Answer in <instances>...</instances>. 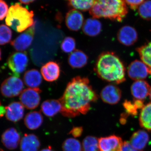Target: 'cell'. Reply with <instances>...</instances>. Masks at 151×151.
<instances>
[{
  "label": "cell",
  "mask_w": 151,
  "mask_h": 151,
  "mask_svg": "<svg viewBox=\"0 0 151 151\" xmlns=\"http://www.w3.org/2000/svg\"><path fill=\"white\" fill-rule=\"evenodd\" d=\"M139 123L143 128L151 131V103L145 105L139 116Z\"/></svg>",
  "instance_id": "cell-25"
},
{
  "label": "cell",
  "mask_w": 151,
  "mask_h": 151,
  "mask_svg": "<svg viewBox=\"0 0 151 151\" xmlns=\"http://www.w3.org/2000/svg\"><path fill=\"white\" fill-rule=\"evenodd\" d=\"M149 96H150V99L151 100V87L150 89V94H149Z\"/></svg>",
  "instance_id": "cell-43"
},
{
  "label": "cell",
  "mask_w": 151,
  "mask_h": 151,
  "mask_svg": "<svg viewBox=\"0 0 151 151\" xmlns=\"http://www.w3.org/2000/svg\"><path fill=\"white\" fill-rule=\"evenodd\" d=\"M0 1H2V0H0Z\"/></svg>",
  "instance_id": "cell-46"
},
{
  "label": "cell",
  "mask_w": 151,
  "mask_h": 151,
  "mask_svg": "<svg viewBox=\"0 0 151 151\" xmlns=\"http://www.w3.org/2000/svg\"><path fill=\"white\" fill-rule=\"evenodd\" d=\"M138 33L134 28L124 26L119 30L117 38L119 42L127 46L133 45L137 41Z\"/></svg>",
  "instance_id": "cell-12"
},
{
  "label": "cell",
  "mask_w": 151,
  "mask_h": 151,
  "mask_svg": "<svg viewBox=\"0 0 151 151\" xmlns=\"http://www.w3.org/2000/svg\"><path fill=\"white\" fill-rule=\"evenodd\" d=\"M70 5L74 9L81 11L89 10L94 0H67Z\"/></svg>",
  "instance_id": "cell-28"
},
{
  "label": "cell",
  "mask_w": 151,
  "mask_h": 151,
  "mask_svg": "<svg viewBox=\"0 0 151 151\" xmlns=\"http://www.w3.org/2000/svg\"><path fill=\"white\" fill-rule=\"evenodd\" d=\"M6 118L9 121L17 122L21 120L24 115V107L20 102H14L6 107Z\"/></svg>",
  "instance_id": "cell-16"
},
{
  "label": "cell",
  "mask_w": 151,
  "mask_h": 151,
  "mask_svg": "<svg viewBox=\"0 0 151 151\" xmlns=\"http://www.w3.org/2000/svg\"><path fill=\"white\" fill-rule=\"evenodd\" d=\"M20 141L19 134L15 128L7 129L2 135V142L5 147L9 150H14L16 149Z\"/></svg>",
  "instance_id": "cell-14"
},
{
  "label": "cell",
  "mask_w": 151,
  "mask_h": 151,
  "mask_svg": "<svg viewBox=\"0 0 151 151\" xmlns=\"http://www.w3.org/2000/svg\"><path fill=\"white\" fill-rule=\"evenodd\" d=\"M150 71L151 68L143 61L137 60L131 63L129 65L128 74L131 79L138 81L147 78Z\"/></svg>",
  "instance_id": "cell-9"
},
{
  "label": "cell",
  "mask_w": 151,
  "mask_h": 151,
  "mask_svg": "<svg viewBox=\"0 0 151 151\" xmlns=\"http://www.w3.org/2000/svg\"><path fill=\"white\" fill-rule=\"evenodd\" d=\"M100 97L104 103L115 105L119 103L122 98V91L116 85L109 84L102 89Z\"/></svg>",
  "instance_id": "cell-10"
},
{
  "label": "cell",
  "mask_w": 151,
  "mask_h": 151,
  "mask_svg": "<svg viewBox=\"0 0 151 151\" xmlns=\"http://www.w3.org/2000/svg\"><path fill=\"white\" fill-rule=\"evenodd\" d=\"M63 151H82V145L78 140L74 138H68L62 145Z\"/></svg>",
  "instance_id": "cell-29"
},
{
  "label": "cell",
  "mask_w": 151,
  "mask_h": 151,
  "mask_svg": "<svg viewBox=\"0 0 151 151\" xmlns=\"http://www.w3.org/2000/svg\"><path fill=\"white\" fill-rule=\"evenodd\" d=\"M149 140L148 133L143 130H139L132 135L130 142L135 149L139 151H142L146 147Z\"/></svg>",
  "instance_id": "cell-19"
},
{
  "label": "cell",
  "mask_w": 151,
  "mask_h": 151,
  "mask_svg": "<svg viewBox=\"0 0 151 151\" xmlns=\"http://www.w3.org/2000/svg\"><path fill=\"white\" fill-rule=\"evenodd\" d=\"M41 92V90L38 87L24 89L20 95V103L24 108L28 109H35L40 103Z\"/></svg>",
  "instance_id": "cell-7"
},
{
  "label": "cell",
  "mask_w": 151,
  "mask_h": 151,
  "mask_svg": "<svg viewBox=\"0 0 151 151\" xmlns=\"http://www.w3.org/2000/svg\"><path fill=\"white\" fill-rule=\"evenodd\" d=\"M62 105L59 100H45L42 104L41 111L45 116L52 117L60 112Z\"/></svg>",
  "instance_id": "cell-20"
},
{
  "label": "cell",
  "mask_w": 151,
  "mask_h": 151,
  "mask_svg": "<svg viewBox=\"0 0 151 151\" xmlns=\"http://www.w3.org/2000/svg\"><path fill=\"white\" fill-rule=\"evenodd\" d=\"M88 57L81 50H76L70 53L68 58V63L71 67L79 68L84 67L88 62Z\"/></svg>",
  "instance_id": "cell-21"
},
{
  "label": "cell",
  "mask_w": 151,
  "mask_h": 151,
  "mask_svg": "<svg viewBox=\"0 0 151 151\" xmlns=\"http://www.w3.org/2000/svg\"><path fill=\"white\" fill-rule=\"evenodd\" d=\"M43 122V116L40 112L38 111H32L27 113L24 119L26 127L30 130L38 129L42 125Z\"/></svg>",
  "instance_id": "cell-23"
},
{
  "label": "cell",
  "mask_w": 151,
  "mask_h": 151,
  "mask_svg": "<svg viewBox=\"0 0 151 151\" xmlns=\"http://www.w3.org/2000/svg\"><path fill=\"white\" fill-rule=\"evenodd\" d=\"M24 87V84L21 79L13 76L7 78L3 81L0 89L4 97L11 98L21 94L23 91Z\"/></svg>",
  "instance_id": "cell-6"
},
{
  "label": "cell",
  "mask_w": 151,
  "mask_h": 151,
  "mask_svg": "<svg viewBox=\"0 0 151 151\" xmlns=\"http://www.w3.org/2000/svg\"><path fill=\"white\" fill-rule=\"evenodd\" d=\"M12 32L10 29L4 24L0 25V45H4L12 40Z\"/></svg>",
  "instance_id": "cell-31"
},
{
  "label": "cell",
  "mask_w": 151,
  "mask_h": 151,
  "mask_svg": "<svg viewBox=\"0 0 151 151\" xmlns=\"http://www.w3.org/2000/svg\"><path fill=\"white\" fill-rule=\"evenodd\" d=\"M40 146L39 139L34 134H25L20 143L21 151H38Z\"/></svg>",
  "instance_id": "cell-18"
},
{
  "label": "cell",
  "mask_w": 151,
  "mask_h": 151,
  "mask_svg": "<svg viewBox=\"0 0 151 151\" xmlns=\"http://www.w3.org/2000/svg\"><path fill=\"white\" fill-rule=\"evenodd\" d=\"M76 41L73 37H67L61 43L60 47L63 51L65 53H70L74 51L76 48Z\"/></svg>",
  "instance_id": "cell-32"
},
{
  "label": "cell",
  "mask_w": 151,
  "mask_h": 151,
  "mask_svg": "<svg viewBox=\"0 0 151 151\" xmlns=\"http://www.w3.org/2000/svg\"><path fill=\"white\" fill-rule=\"evenodd\" d=\"M35 1V0H19L20 2L24 4H29Z\"/></svg>",
  "instance_id": "cell-40"
},
{
  "label": "cell",
  "mask_w": 151,
  "mask_h": 151,
  "mask_svg": "<svg viewBox=\"0 0 151 151\" xmlns=\"http://www.w3.org/2000/svg\"><path fill=\"white\" fill-rule=\"evenodd\" d=\"M40 151H54V150H53L51 147L49 146V147H47L45 148H44L42 150H41Z\"/></svg>",
  "instance_id": "cell-41"
},
{
  "label": "cell",
  "mask_w": 151,
  "mask_h": 151,
  "mask_svg": "<svg viewBox=\"0 0 151 151\" xmlns=\"http://www.w3.org/2000/svg\"><path fill=\"white\" fill-rule=\"evenodd\" d=\"M82 151H100L98 139L93 136L86 137L82 142Z\"/></svg>",
  "instance_id": "cell-27"
},
{
  "label": "cell",
  "mask_w": 151,
  "mask_h": 151,
  "mask_svg": "<svg viewBox=\"0 0 151 151\" xmlns=\"http://www.w3.org/2000/svg\"><path fill=\"white\" fill-rule=\"evenodd\" d=\"M142 61L151 69V42L137 49Z\"/></svg>",
  "instance_id": "cell-26"
},
{
  "label": "cell",
  "mask_w": 151,
  "mask_h": 151,
  "mask_svg": "<svg viewBox=\"0 0 151 151\" xmlns=\"http://www.w3.org/2000/svg\"><path fill=\"white\" fill-rule=\"evenodd\" d=\"M140 16L146 20H151V0H146L138 8Z\"/></svg>",
  "instance_id": "cell-30"
},
{
  "label": "cell",
  "mask_w": 151,
  "mask_h": 151,
  "mask_svg": "<svg viewBox=\"0 0 151 151\" xmlns=\"http://www.w3.org/2000/svg\"><path fill=\"white\" fill-rule=\"evenodd\" d=\"M98 96L86 77L76 76L68 84L63 95L59 99L60 113L67 118L85 115L90 110L91 103L97 101Z\"/></svg>",
  "instance_id": "cell-1"
},
{
  "label": "cell",
  "mask_w": 151,
  "mask_h": 151,
  "mask_svg": "<svg viewBox=\"0 0 151 151\" xmlns=\"http://www.w3.org/2000/svg\"><path fill=\"white\" fill-rule=\"evenodd\" d=\"M35 33V24L20 35L11 42V45L17 51L23 52L31 45Z\"/></svg>",
  "instance_id": "cell-8"
},
{
  "label": "cell",
  "mask_w": 151,
  "mask_h": 151,
  "mask_svg": "<svg viewBox=\"0 0 151 151\" xmlns=\"http://www.w3.org/2000/svg\"><path fill=\"white\" fill-rule=\"evenodd\" d=\"M125 1L130 8L133 10H136L139 8L145 0H125Z\"/></svg>",
  "instance_id": "cell-35"
},
{
  "label": "cell",
  "mask_w": 151,
  "mask_h": 151,
  "mask_svg": "<svg viewBox=\"0 0 151 151\" xmlns=\"http://www.w3.org/2000/svg\"><path fill=\"white\" fill-rule=\"evenodd\" d=\"M1 59V49H0V60Z\"/></svg>",
  "instance_id": "cell-42"
},
{
  "label": "cell",
  "mask_w": 151,
  "mask_h": 151,
  "mask_svg": "<svg viewBox=\"0 0 151 151\" xmlns=\"http://www.w3.org/2000/svg\"><path fill=\"white\" fill-rule=\"evenodd\" d=\"M150 74H151V69L150 73Z\"/></svg>",
  "instance_id": "cell-45"
},
{
  "label": "cell",
  "mask_w": 151,
  "mask_h": 151,
  "mask_svg": "<svg viewBox=\"0 0 151 151\" xmlns=\"http://www.w3.org/2000/svg\"><path fill=\"white\" fill-rule=\"evenodd\" d=\"M34 16L32 11L29 12L21 5L16 3L9 9L6 23L17 32H22L34 24Z\"/></svg>",
  "instance_id": "cell-4"
},
{
  "label": "cell",
  "mask_w": 151,
  "mask_h": 151,
  "mask_svg": "<svg viewBox=\"0 0 151 151\" xmlns=\"http://www.w3.org/2000/svg\"><path fill=\"white\" fill-rule=\"evenodd\" d=\"M24 81L27 86L29 88H38L41 84V74L36 69H33L27 71L24 76Z\"/></svg>",
  "instance_id": "cell-24"
},
{
  "label": "cell",
  "mask_w": 151,
  "mask_h": 151,
  "mask_svg": "<svg viewBox=\"0 0 151 151\" xmlns=\"http://www.w3.org/2000/svg\"><path fill=\"white\" fill-rule=\"evenodd\" d=\"M151 87L148 83L144 80L135 81L131 86V93L135 99L143 100L150 94Z\"/></svg>",
  "instance_id": "cell-17"
},
{
  "label": "cell",
  "mask_w": 151,
  "mask_h": 151,
  "mask_svg": "<svg viewBox=\"0 0 151 151\" xmlns=\"http://www.w3.org/2000/svg\"><path fill=\"white\" fill-rule=\"evenodd\" d=\"M122 151H139L133 147L130 142L125 141L123 143Z\"/></svg>",
  "instance_id": "cell-37"
},
{
  "label": "cell",
  "mask_w": 151,
  "mask_h": 151,
  "mask_svg": "<svg viewBox=\"0 0 151 151\" xmlns=\"http://www.w3.org/2000/svg\"><path fill=\"white\" fill-rule=\"evenodd\" d=\"M100 151H122V139L116 135H111L98 139Z\"/></svg>",
  "instance_id": "cell-11"
},
{
  "label": "cell",
  "mask_w": 151,
  "mask_h": 151,
  "mask_svg": "<svg viewBox=\"0 0 151 151\" xmlns=\"http://www.w3.org/2000/svg\"><path fill=\"white\" fill-rule=\"evenodd\" d=\"M28 62V57L26 52H16L9 56L7 64L14 76L19 77L26 69Z\"/></svg>",
  "instance_id": "cell-5"
},
{
  "label": "cell",
  "mask_w": 151,
  "mask_h": 151,
  "mask_svg": "<svg viewBox=\"0 0 151 151\" xmlns=\"http://www.w3.org/2000/svg\"><path fill=\"white\" fill-rule=\"evenodd\" d=\"M101 22L97 19L89 18L84 22L83 25V32L90 37H95L100 34L102 30Z\"/></svg>",
  "instance_id": "cell-22"
},
{
  "label": "cell",
  "mask_w": 151,
  "mask_h": 151,
  "mask_svg": "<svg viewBox=\"0 0 151 151\" xmlns=\"http://www.w3.org/2000/svg\"><path fill=\"white\" fill-rule=\"evenodd\" d=\"M84 18L80 11L72 9L68 12L65 16V24L69 29L73 31L79 30L84 24Z\"/></svg>",
  "instance_id": "cell-13"
},
{
  "label": "cell",
  "mask_w": 151,
  "mask_h": 151,
  "mask_svg": "<svg viewBox=\"0 0 151 151\" xmlns=\"http://www.w3.org/2000/svg\"><path fill=\"white\" fill-rule=\"evenodd\" d=\"M83 132L82 127H74L69 132V134L72 135L74 138L79 137H81Z\"/></svg>",
  "instance_id": "cell-36"
},
{
  "label": "cell",
  "mask_w": 151,
  "mask_h": 151,
  "mask_svg": "<svg viewBox=\"0 0 151 151\" xmlns=\"http://www.w3.org/2000/svg\"><path fill=\"white\" fill-rule=\"evenodd\" d=\"M0 151H4L3 149L0 148Z\"/></svg>",
  "instance_id": "cell-44"
},
{
  "label": "cell",
  "mask_w": 151,
  "mask_h": 151,
  "mask_svg": "<svg viewBox=\"0 0 151 151\" xmlns=\"http://www.w3.org/2000/svg\"><path fill=\"white\" fill-rule=\"evenodd\" d=\"M89 12L93 18L121 22L128 14V9L125 0H94Z\"/></svg>",
  "instance_id": "cell-3"
},
{
  "label": "cell",
  "mask_w": 151,
  "mask_h": 151,
  "mask_svg": "<svg viewBox=\"0 0 151 151\" xmlns=\"http://www.w3.org/2000/svg\"><path fill=\"white\" fill-rule=\"evenodd\" d=\"M124 106L126 113L128 115H130L132 116H136L138 114V109L136 107L134 102H132L128 100H126L123 103Z\"/></svg>",
  "instance_id": "cell-33"
},
{
  "label": "cell",
  "mask_w": 151,
  "mask_h": 151,
  "mask_svg": "<svg viewBox=\"0 0 151 151\" xmlns=\"http://www.w3.org/2000/svg\"><path fill=\"white\" fill-rule=\"evenodd\" d=\"M133 102L134 103L135 105H136V107L137 108L138 110V109H142L145 106L144 103L142 100L135 99Z\"/></svg>",
  "instance_id": "cell-38"
},
{
  "label": "cell",
  "mask_w": 151,
  "mask_h": 151,
  "mask_svg": "<svg viewBox=\"0 0 151 151\" xmlns=\"http://www.w3.org/2000/svg\"><path fill=\"white\" fill-rule=\"evenodd\" d=\"M7 4L3 1H0V21L6 18L9 12Z\"/></svg>",
  "instance_id": "cell-34"
},
{
  "label": "cell",
  "mask_w": 151,
  "mask_h": 151,
  "mask_svg": "<svg viewBox=\"0 0 151 151\" xmlns=\"http://www.w3.org/2000/svg\"><path fill=\"white\" fill-rule=\"evenodd\" d=\"M94 70L99 77L108 82L119 84L126 80L124 64L112 52H105L99 55Z\"/></svg>",
  "instance_id": "cell-2"
},
{
  "label": "cell",
  "mask_w": 151,
  "mask_h": 151,
  "mask_svg": "<svg viewBox=\"0 0 151 151\" xmlns=\"http://www.w3.org/2000/svg\"><path fill=\"white\" fill-rule=\"evenodd\" d=\"M6 108L4 106L0 105V117H3L6 114Z\"/></svg>",
  "instance_id": "cell-39"
},
{
  "label": "cell",
  "mask_w": 151,
  "mask_h": 151,
  "mask_svg": "<svg viewBox=\"0 0 151 151\" xmlns=\"http://www.w3.org/2000/svg\"><path fill=\"white\" fill-rule=\"evenodd\" d=\"M59 64L54 61H50L44 65L41 68V73L44 79L49 82L56 81L60 75Z\"/></svg>",
  "instance_id": "cell-15"
}]
</instances>
